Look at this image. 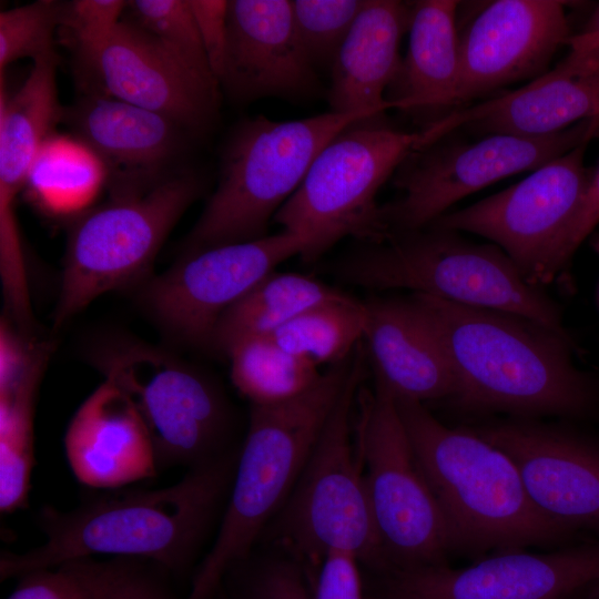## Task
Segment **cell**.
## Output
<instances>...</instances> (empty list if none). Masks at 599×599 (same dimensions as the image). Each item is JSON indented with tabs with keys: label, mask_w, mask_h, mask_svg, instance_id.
Returning <instances> with one entry per match:
<instances>
[{
	"label": "cell",
	"mask_w": 599,
	"mask_h": 599,
	"mask_svg": "<svg viewBox=\"0 0 599 599\" xmlns=\"http://www.w3.org/2000/svg\"><path fill=\"white\" fill-rule=\"evenodd\" d=\"M237 455L229 450L192 467L165 488L111 493L69 511L43 508L45 541L23 554L3 552L1 580L100 555L184 568L229 496Z\"/></svg>",
	"instance_id": "1"
},
{
	"label": "cell",
	"mask_w": 599,
	"mask_h": 599,
	"mask_svg": "<svg viewBox=\"0 0 599 599\" xmlns=\"http://www.w3.org/2000/svg\"><path fill=\"white\" fill-rule=\"evenodd\" d=\"M409 297L446 349L460 408L522 418L579 417L593 408V386L573 365L566 333L509 313Z\"/></svg>",
	"instance_id": "2"
},
{
	"label": "cell",
	"mask_w": 599,
	"mask_h": 599,
	"mask_svg": "<svg viewBox=\"0 0 599 599\" xmlns=\"http://www.w3.org/2000/svg\"><path fill=\"white\" fill-rule=\"evenodd\" d=\"M396 405L443 514L450 554L479 557L555 547L575 535L536 508L516 466L500 449L469 427L444 425L423 403L396 399Z\"/></svg>",
	"instance_id": "3"
},
{
	"label": "cell",
	"mask_w": 599,
	"mask_h": 599,
	"mask_svg": "<svg viewBox=\"0 0 599 599\" xmlns=\"http://www.w3.org/2000/svg\"><path fill=\"white\" fill-rule=\"evenodd\" d=\"M354 353L331 365L302 394L276 404H251L217 536L186 599H210L223 577L242 564L272 515L294 488L352 369Z\"/></svg>",
	"instance_id": "4"
},
{
	"label": "cell",
	"mask_w": 599,
	"mask_h": 599,
	"mask_svg": "<svg viewBox=\"0 0 599 599\" xmlns=\"http://www.w3.org/2000/svg\"><path fill=\"white\" fill-rule=\"evenodd\" d=\"M345 284L405 288L451 303L514 314L565 333L555 303L497 246L425 227L361 243L329 265Z\"/></svg>",
	"instance_id": "5"
},
{
	"label": "cell",
	"mask_w": 599,
	"mask_h": 599,
	"mask_svg": "<svg viewBox=\"0 0 599 599\" xmlns=\"http://www.w3.org/2000/svg\"><path fill=\"white\" fill-rule=\"evenodd\" d=\"M383 120L369 113L327 112L241 122L223 153L216 190L184 242V254L267 236V225L303 182L322 149L349 125Z\"/></svg>",
	"instance_id": "6"
},
{
	"label": "cell",
	"mask_w": 599,
	"mask_h": 599,
	"mask_svg": "<svg viewBox=\"0 0 599 599\" xmlns=\"http://www.w3.org/2000/svg\"><path fill=\"white\" fill-rule=\"evenodd\" d=\"M366 357L359 343L341 396L282 506L274 535L297 559L321 564L331 551H347L378 575L385 560L354 439Z\"/></svg>",
	"instance_id": "7"
},
{
	"label": "cell",
	"mask_w": 599,
	"mask_h": 599,
	"mask_svg": "<svg viewBox=\"0 0 599 599\" xmlns=\"http://www.w3.org/2000/svg\"><path fill=\"white\" fill-rule=\"evenodd\" d=\"M423 146L422 131L397 130L384 120L349 125L317 154L275 222L306 240L301 254L305 263H314L344 237L359 243L385 241L389 233L377 193Z\"/></svg>",
	"instance_id": "8"
},
{
	"label": "cell",
	"mask_w": 599,
	"mask_h": 599,
	"mask_svg": "<svg viewBox=\"0 0 599 599\" xmlns=\"http://www.w3.org/2000/svg\"><path fill=\"white\" fill-rule=\"evenodd\" d=\"M202 191L199 175L171 174L142 194L111 197L82 214L69 233L53 328L100 295L149 280L166 236Z\"/></svg>",
	"instance_id": "9"
},
{
	"label": "cell",
	"mask_w": 599,
	"mask_h": 599,
	"mask_svg": "<svg viewBox=\"0 0 599 599\" xmlns=\"http://www.w3.org/2000/svg\"><path fill=\"white\" fill-rule=\"evenodd\" d=\"M362 387L354 439L385 560L382 573L446 565V524L417 465L396 399L377 378L374 390Z\"/></svg>",
	"instance_id": "10"
},
{
	"label": "cell",
	"mask_w": 599,
	"mask_h": 599,
	"mask_svg": "<svg viewBox=\"0 0 599 599\" xmlns=\"http://www.w3.org/2000/svg\"><path fill=\"white\" fill-rule=\"evenodd\" d=\"M91 361L135 404L151 436L158 469L192 468L229 451L226 399L197 369L165 351L121 336L98 343Z\"/></svg>",
	"instance_id": "11"
},
{
	"label": "cell",
	"mask_w": 599,
	"mask_h": 599,
	"mask_svg": "<svg viewBox=\"0 0 599 599\" xmlns=\"http://www.w3.org/2000/svg\"><path fill=\"white\" fill-rule=\"evenodd\" d=\"M599 118L542 136L489 134L474 143L440 139L413 152L394 174L402 193L382 205L389 235L418 231L447 213L459 200L504 177L536 170L588 143Z\"/></svg>",
	"instance_id": "12"
},
{
	"label": "cell",
	"mask_w": 599,
	"mask_h": 599,
	"mask_svg": "<svg viewBox=\"0 0 599 599\" xmlns=\"http://www.w3.org/2000/svg\"><path fill=\"white\" fill-rule=\"evenodd\" d=\"M587 144L496 194L443 214L428 226L486 237L530 283H549L557 274L555 260L560 240L593 175L595 169L585 165Z\"/></svg>",
	"instance_id": "13"
},
{
	"label": "cell",
	"mask_w": 599,
	"mask_h": 599,
	"mask_svg": "<svg viewBox=\"0 0 599 599\" xmlns=\"http://www.w3.org/2000/svg\"><path fill=\"white\" fill-rule=\"evenodd\" d=\"M306 240L282 231L274 235L183 255L140 286L146 315L176 343L210 349L214 328L234 303L275 267L300 255Z\"/></svg>",
	"instance_id": "14"
},
{
	"label": "cell",
	"mask_w": 599,
	"mask_h": 599,
	"mask_svg": "<svg viewBox=\"0 0 599 599\" xmlns=\"http://www.w3.org/2000/svg\"><path fill=\"white\" fill-rule=\"evenodd\" d=\"M377 576L374 590L388 599H566L599 583V540L495 552L461 569L446 564Z\"/></svg>",
	"instance_id": "15"
},
{
	"label": "cell",
	"mask_w": 599,
	"mask_h": 599,
	"mask_svg": "<svg viewBox=\"0 0 599 599\" xmlns=\"http://www.w3.org/2000/svg\"><path fill=\"white\" fill-rule=\"evenodd\" d=\"M469 428L509 457L539 511L573 534L599 535V443L532 418Z\"/></svg>",
	"instance_id": "16"
},
{
	"label": "cell",
	"mask_w": 599,
	"mask_h": 599,
	"mask_svg": "<svg viewBox=\"0 0 599 599\" xmlns=\"http://www.w3.org/2000/svg\"><path fill=\"white\" fill-rule=\"evenodd\" d=\"M565 4L556 0H497L480 10L459 35L455 105L542 75L571 37Z\"/></svg>",
	"instance_id": "17"
},
{
	"label": "cell",
	"mask_w": 599,
	"mask_h": 599,
	"mask_svg": "<svg viewBox=\"0 0 599 599\" xmlns=\"http://www.w3.org/2000/svg\"><path fill=\"white\" fill-rule=\"evenodd\" d=\"M227 44L220 84L237 102L301 101L319 90L297 37L288 0L229 1Z\"/></svg>",
	"instance_id": "18"
},
{
	"label": "cell",
	"mask_w": 599,
	"mask_h": 599,
	"mask_svg": "<svg viewBox=\"0 0 599 599\" xmlns=\"http://www.w3.org/2000/svg\"><path fill=\"white\" fill-rule=\"evenodd\" d=\"M84 63L112 98L163 114L190 133L204 131L213 121L217 88L138 23L121 21Z\"/></svg>",
	"instance_id": "19"
},
{
	"label": "cell",
	"mask_w": 599,
	"mask_h": 599,
	"mask_svg": "<svg viewBox=\"0 0 599 599\" xmlns=\"http://www.w3.org/2000/svg\"><path fill=\"white\" fill-rule=\"evenodd\" d=\"M62 119L104 166L110 197L142 194L169 176L162 173L190 133L163 114L100 95L63 109Z\"/></svg>",
	"instance_id": "20"
},
{
	"label": "cell",
	"mask_w": 599,
	"mask_h": 599,
	"mask_svg": "<svg viewBox=\"0 0 599 599\" xmlns=\"http://www.w3.org/2000/svg\"><path fill=\"white\" fill-rule=\"evenodd\" d=\"M599 118V51L568 55L510 93L450 111L422 129L426 146L458 128L488 134L542 136Z\"/></svg>",
	"instance_id": "21"
},
{
	"label": "cell",
	"mask_w": 599,
	"mask_h": 599,
	"mask_svg": "<svg viewBox=\"0 0 599 599\" xmlns=\"http://www.w3.org/2000/svg\"><path fill=\"white\" fill-rule=\"evenodd\" d=\"M64 449L74 477L92 488L115 489L152 478L159 470L135 404L105 379L71 418Z\"/></svg>",
	"instance_id": "22"
},
{
	"label": "cell",
	"mask_w": 599,
	"mask_h": 599,
	"mask_svg": "<svg viewBox=\"0 0 599 599\" xmlns=\"http://www.w3.org/2000/svg\"><path fill=\"white\" fill-rule=\"evenodd\" d=\"M364 339L379 379L396 399L419 403L451 398L458 382L437 333L408 298L370 297L365 301Z\"/></svg>",
	"instance_id": "23"
},
{
	"label": "cell",
	"mask_w": 599,
	"mask_h": 599,
	"mask_svg": "<svg viewBox=\"0 0 599 599\" xmlns=\"http://www.w3.org/2000/svg\"><path fill=\"white\" fill-rule=\"evenodd\" d=\"M410 17L412 2L364 0L331 69L332 112L384 118L390 108L384 93L399 70V44Z\"/></svg>",
	"instance_id": "24"
},
{
	"label": "cell",
	"mask_w": 599,
	"mask_h": 599,
	"mask_svg": "<svg viewBox=\"0 0 599 599\" xmlns=\"http://www.w3.org/2000/svg\"><path fill=\"white\" fill-rule=\"evenodd\" d=\"M458 1L412 2L406 57L388 88L387 102L418 118H432L455 105L459 75ZM436 122V121H435Z\"/></svg>",
	"instance_id": "25"
},
{
	"label": "cell",
	"mask_w": 599,
	"mask_h": 599,
	"mask_svg": "<svg viewBox=\"0 0 599 599\" xmlns=\"http://www.w3.org/2000/svg\"><path fill=\"white\" fill-rule=\"evenodd\" d=\"M58 55L33 61L22 85L0 91V226H14V201L55 122L62 119L55 81Z\"/></svg>",
	"instance_id": "26"
},
{
	"label": "cell",
	"mask_w": 599,
	"mask_h": 599,
	"mask_svg": "<svg viewBox=\"0 0 599 599\" xmlns=\"http://www.w3.org/2000/svg\"><path fill=\"white\" fill-rule=\"evenodd\" d=\"M345 295L309 276L272 272L225 311L210 349L227 356L237 343L271 336L302 312Z\"/></svg>",
	"instance_id": "27"
},
{
	"label": "cell",
	"mask_w": 599,
	"mask_h": 599,
	"mask_svg": "<svg viewBox=\"0 0 599 599\" xmlns=\"http://www.w3.org/2000/svg\"><path fill=\"white\" fill-rule=\"evenodd\" d=\"M49 343L34 344L22 374L0 383V509L11 514L28 505L33 456V415L39 383L49 361Z\"/></svg>",
	"instance_id": "28"
},
{
	"label": "cell",
	"mask_w": 599,
	"mask_h": 599,
	"mask_svg": "<svg viewBox=\"0 0 599 599\" xmlns=\"http://www.w3.org/2000/svg\"><path fill=\"white\" fill-rule=\"evenodd\" d=\"M366 324L365 302L346 294L302 312L270 337L318 367L331 366L354 353L364 339Z\"/></svg>",
	"instance_id": "29"
},
{
	"label": "cell",
	"mask_w": 599,
	"mask_h": 599,
	"mask_svg": "<svg viewBox=\"0 0 599 599\" xmlns=\"http://www.w3.org/2000/svg\"><path fill=\"white\" fill-rule=\"evenodd\" d=\"M227 357L234 386L256 405L288 400L322 375L317 365L284 349L270 336L244 339L231 348Z\"/></svg>",
	"instance_id": "30"
},
{
	"label": "cell",
	"mask_w": 599,
	"mask_h": 599,
	"mask_svg": "<svg viewBox=\"0 0 599 599\" xmlns=\"http://www.w3.org/2000/svg\"><path fill=\"white\" fill-rule=\"evenodd\" d=\"M129 7L135 23L158 38L202 81L219 87L189 0H135Z\"/></svg>",
	"instance_id": "31"
},
{
	"label": "cell",
	"mask_w": 599,
	"mask_h": 599,
	"mask_svg": "<svg viewBox=\"0 0 599 599\" xmlns=\"http://www.w3.org/2000/svg\"><path fill=\"white\" fill-rule=\"evenodd\" d=\"M363 4L364 0L292 1L297 37L315 69H332Z\"/></svg>",
	"instance_id": "32"
},
{
	"label": "cell",
	"mask_w": 599,
	"mask_h": 599,
	"mask_svg": "<svg viewBox=\"0 0 599 599\" xmlns=\"http://www.w3.org/2000/svg\"><path fill=\"white\" fill-rule=\"evenodd\" d=\"M62 6L40 0L0 13V72L19 59L33 61L57 54L53 34L61 22Z\"/></svg>",
	"instance_id": "33"
},
{
	"label": "cell",
	"mask_w": 599,
	"mask_h": 599,
	"mask_svg": "<svg viewBox=\"0 0 599 599\" xmlns=\"http://www.w3.org/2000/svg\"><path fill=\"white\" fill-rule=\"evenodd\" d=\"M65 564L83 578L95 599H173L139 559L84 558Z\"/></svg>",
	"instance_id": "34"
},
{
	"label": "cell",
	"mask_w": 599,
	"mask_h": 599,
	"mask_svg": "<svg viewBox=\"0 0 599 599\" xmlns=\"http://www.w3.org/2000/svg\"><path fill=\"white\" fill-rule=\"evenodd\" d=\"M129 6L122 0H75L62 6L61 22L87 62L112 35Z\"/></svg>",
	"instance_id": "35"
},
{
	"label": "cell",
	"mask_w": 599,
	"mask_h": 599,
	"mask_svg": "<svg viewBox=\"0 0 599 599\" xmlns=\"http://www.w3.org/2000/svg\"><path fill=\"white\" fill-rule=\"evenodd\" d=\"M237 599H313L298 562L267 560L251 570Z\"/></svg>",
	"instance_id": "36"
},
{
	"label": "cell",
	"mask_w": 599,
	"mask_h": 599,
	"mask_svg": "<svg viewBox=\"0 0 599 599\" xmlns=\"http://www.w3.org/2000/svg\"><path fill=\"white\" fill-rule=\"evenodd\" d=\"M7 599H95L83 578L69 565L41 569L20 577Z\"/></svg>",
	"instance_id": "37"
},
{
	"label": "cell",
	"mask_w": 599,
	"mask_h": 599,
	"mask_svg": "<svg viewBox=\"0 0 599 599\" xmlns=\"http://www.w3.org/2000/svg\"><path fill=\"white\" fill-rule=\"evenodd\" d=\"M359 564L356 556L347 551L325 555L319 564L313 599H365Z\"/></svg>",
	"instance_id": "38"
},
{
	"label": "cell",
	"mask_w": 599,
	"mask_h": 599,
	"mask_svg": "<svg viewBox=\"0 0 599 599\" xmlns=\"http://www.w3.org/2000/svg\"><path fill=\"white\" fill-rule=\"evenodd\" d=\"M189 3L203 42L210 67L217 82H220L227 44L229 1L189 0Z\"/></svg>",
	"instance_id": "39"
},
{
	"label": "cell",
	"mask_w": 599,
	"mask_h": 599,
	"mask_svg": "<svg viewBox=\"0 0 599 599\" xmlns=\"http://www.w3.org/2000/svg\"><path fill=\"white\" fill-rule=\"evenodd\" d=\"M599 224V166L595 169L580 204L566 229L557 248V272L566 265L573 253Z\"/></svg>",
	"instance_id": "40"
},
{
	"label": "cell",
	"mask_w": 599,
	"mask_h": 599,
	"mask_svg": "<svg viewBox=\"0 0 599 599\" xmlns=\"http://www.w3.org/2000/svg\"><path fill=\"white\" fill-rule=\"evenodd\" d=\"M567 45L571 53L588 54L599 51V6L595 9L582 30L571 34Z\"/></svg>",
	"instance_id": "41"
},
{
	"label": "cell",
	"mask_w": 599,
	"mask_h": 599,
	"mask_svg": "<svg viewBox=\"0 0 599 599\" xmlns=\"http://www.w3.org/2000/svg\"><path fill=\"white\" fill-rule=\"evenodd\" d=\"M365 599H388L384 597L383 595L378 593L375 590H372L370 592H366Z\"/></svg>",
	"instance_id": "42"
},
{
	"label": "cell",
	"mask_w": 599,
	"mask_h": 599,
	"mask_svg": "<svg viewBox=\"0 0 599 599\" xmlns=\"http://www.w3.org/2000/svg\"><path fill=\"white\" fill-rule=\"evenodd\" d=\"M586 592V591H585ZM585 592H580V593H577V595H573L569 598H566V599H581V595H583Z\"/></svg>",
	"instance_id": "43"
},
{
	"label": "cell",
	"mask_w": 599,
	"mask_h": 599,
	"mask_svg": "<svg viewBox=\"0 0 599 599\" xmlns=\"http://www.w3.org/2000/svg\"><path fill=\"white\" fill-rule=\"evenodd\" d=\"M593 588H595V593L598 596V599H599V583L596 585Z\"/></svg>",
	"instance_id": "44"
},
{
	"label": "cell",
	"mask_w": 599,
	"mask_h": 599,
	"mask_svg": "<svg viewBox=\"0 0 599 599\" xmlns=\"http://www.w3.org/2000/svg\"><path fill=\"white\" fill-rule=\"evenodd\" d=\"M224 599H227V598H224Z\"/></svg>",
	"instance_id": "45"
}]
</instances>
